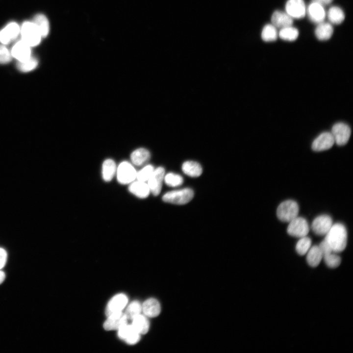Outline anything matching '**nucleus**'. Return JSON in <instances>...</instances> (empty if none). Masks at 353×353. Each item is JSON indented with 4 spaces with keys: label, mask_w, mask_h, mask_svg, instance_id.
<instances>
[{
    "label": "nucleus",
    "mask_w": 353,
    "mask_h": 353,
    "mask_svg": "<svg viewBox=\"0 0 353 353\" xmlns=\"http://www.w3.org/2000/svg\"><path fill=\"white\" fill-rule=\"evenodd\" d=\"M333 252L343 251L347 244V231L345 227L341 223L333 224L324 239Z\"/></svg>",
    "instance_id": "1"
},
{
    "label": "nucleus",
    "mask_w": 353,
    "mask_h": 353,
    "mask_svg": "<svg viewBox=\"0 0 353 353\" xmlns=\"http://www.w3.org/2000/svg\"><path fill=\"white\" fill-rule=\"evenodd\" d=\"M299 211L297 202L288 200L280 203L277 209V215L281 221L289 222L298 216Z\"/></svg>",
    "instance_id": "2"
},
{
    "label": "nucleus",
    "mask_w": 353,
    "mask_h": 353,
    "mask_svg": "<svg viewBox=\"0 0 353 353\" xmlns=\"http://www.w3.org/2000/svg\"><path fill=\"white\" fill-rule=\"evenodd\" d=\"M193 196V191L186 188L168 192L163 196L162 200L166 202L181 205L189 202Z\"/></svg>",
    "instance_id": "3"
},
{
    "label": "nucleus",
    "mask_w": 353,
    "mask_h": 353,
    "mask_svg": "<svg viewBox=\"0 0 353 353\" xmlns=\"http://www.w3.org/2000/svg\"><path fill=\"white\" fill-rule=\"evenodd\" d=\"M20 31L22 40L30 47L36 46L40 43L42 37L32 22H25L23 23Z\"/></svg>",
    "instance_id": "4"
},
{
    "label": "nucleus",
    "mask_w": 353,
    "mask_h": 353,
    "mask_svg": "<svg viewBox=\"0 0 353 353\" xmlns=\"http://www.w3.org/2000/svg\"><path fill=\"white\" fill-rule=\"evenodd\" d=\"M309 231V227L306 220L298 216L289 222L287 228L290 235L299 238L306 236Z\"/></svg>",
    "instance_id": "5"
},
{
    "label": "nucleus",
    "mask_w": 353,
    "mask_h": 353,
    "mask_svg": "<svg viewBox=\"0 0 353 353\" xmlns=\"http://www.w3.org/2000/svg\"><path fill=\"white\" fill-rule=\"evenodd\" d=\"M330 132L334 143L338 146H343L348 142L351 134V130L347 124L339 122L332 126Z\"/></svg>",
    "instance_id": "6"
},
{
    "label": "nucleus",
    "mask_w": 353,
    "mask_h": 353,
    "mask_svg": "<svg viewBox=\"0 0 353 353\" xmlns=\"http://www.w3.org/2000/svg\"><path fill=\"white\" fill-rule=\"evenodd\" d=\"M137 172L133 166L127 161L121 162L117 170V177L119 183L126 184L131 183L136 176Z\"/></svg>",
    "instance_id": "7"
},
{
    "label": "nucleus",
    "mask_w": 353,
    "mask_h": 353,
    "mask_svg": "<svg viewBox=\"0 0 353 353\" xmlns=\"http://www.w3.org/2000/svg\"><path fill=\"white\" fill-rule=\"evenodd\" d=\"M165 170L162 167H158L154 169L150 178L148 180V184L150 192L154 196L159 194L164 179Z\"/></svg>",
    "instance_id": "8"
},
{
    "label": "nucleus",
    "mask_w": 353,
    "mask_h": 353,
    "mask_svg": "<svg viewBox=\"0 0 353 353\" xmlns=\"http://www.w3.org/2000/svg\"><path fill=\"white\" fill-rule=\"evenodd\" d=\"M333 225L331 218L327 215L316 217L311 224L313 232L318 235H325Z\"/></svg>",
    "instance_id": "9"
},
{
    "label": "nucleus",
    "mask_w": 353,
    "mask_h": 353,
    "mask_svg": "<svg viewBox=\"0 0 353 353\" xmlns=\"http://www.w3.org/2000/svg\"><path fill=\"white\" fill-rule=\"evenodd\" d=\"M334 144V140L330 132H324L318 136L313 141L312 149L315 151H321L330 149Z\"/></svg>",
    "instance_id": "10"
},
{
    "label": "nucleus",
    "mask_w": 353,
    "mask_h": 353,
    "mask_svg": "<svg viewBox=\"0 0 353 353\" xmlns=\"http://www.w3.org/2000/svg\"><path fill=\"white\" fill-rule=\"evenodd\" d=\"M286 13L292 18L304 17L306 8L303 0H288L285 5Z\"/></svg>",
    "instance_id": "11"
},
{
    "label": "nucleus",
    "mask_w": 353,
    "mask_h": 353,
    "mask_svg": "<svg viewBox=\"0 0 353 353\" xmlns=\"http://www.w3.org/2000/svg\"><path fill=\"white\" fill-rule=\"evenodd\" d=\"M103 324L106 330L119 329L127 324V318L122 311L112 314L108 316Z\"/></svg>",
    "instance_id": "12"
},
{
    "label": "nucleus",
    "mask_w": 353,
    "mask_h": 353,
    "mask_svg": "<svg viewBox=\"0 0 353 353\" xmlns=\"http://www.w3.org/2000/svg\"><path fill=\"white\" fill-rule=\"evenodd\" d=\"M140 335L132 325L126 324L118 329V336L130 345L137 343L140 340Z\"/></svg>",
    "instance_id": "13"
},
{
    "label": "nucleus",
    "mask_w": 353,
    "mask_h": 353,
    "mask_svg": "<svg viewBox=\"0 0 353 353\" xmlns=\"http://www.w3.org/2000/svg\"><path fill=\"white\" fill-rule=\"evenodd\" d=\"M127 301V297L123 294H118L113 297L109 302L106 308L107 316L122 311L126 305Z\"/></svg>",
    "instance_id": "14"
},
{
    "label": "nucleus",
    "mask_w": 353,
    "mask_h": 353,
    "mask_svg": "<svg viewBox=\"0 0 353 353\" xmlns=\"http://www.w3.org/2000/svg\"><path fill=\"white\" fill-rule=\"evenodd\" d=\"M11 53L18 61H25L31 57L30 47L21 40L14 45Z\"/></svg>",
    "instance_id": "15"
},
{
    "label": "nucleus",
    "mask_w": 353,
    "mask_h": 353,
    "mask_svg": "<svg viewBox=\"0 0 353 353\" xmlns=\"http://www.w3.org/2000/svg\"><path fill=\"white\" fill-rule=\"evenodd\" d=\"M20 32L19 25L14 22L11 23L0 31V42L3 44H7L15 39Z\"/></svg>",
    "instance_id": "16"
},
{
    "label": "nucleus",
    "mask_w": 353,
    "mask_h": 353,
    "mask_svg": "<svg viewBox=\"0 0 353 353\" xmlns=\"http://www.w3.org/2000/svg\"><path fill=\"white\" fill-rule=\"evenodd\" d=\"M307 14L312 22L318 24L324 22L326 16L323 6L315 2H312L308 5Z\"/></svg>",
    "instance_id": "17"
},
{
    "label": "nucleus",
    "mask_w": 353,
    "mask_h": 353,
    "mask_svg": "<svg viewBox=\"0 0 353 353\" xmlns=\"http://www.w3.org/2000/svg\"><path fill=\"white\" fill-rule=\"evenodd\" d=\"M271 22L272 25L275 27L281 29L291 26L293 20V18L286 12L277 10L275 11L272 14Z\"/></svg>",
    "instance_id": "18"
},
{
    "label": "nucleus",
    "mask_w": 353,
    "mask_h": 353,
    "mask_svg": "<svg viewBox=\"0 0 353 353\" xmlns=\"http://www.w3.org/2000/svg\"><path fill=\"white\" fill-rule=\"evenodd\" d=\"M142 311L149 317L157 316L161 312V306L159 302L153 298L147 300L142 305Z\"/></svg>",
    "instance_id": "19"
},
{
    "label": "nucleus",
    "mask_w": 353,
    "mask_h": 353,
    "mask_svg": "<svg viewBox=\"0 0 353 353\" xmlns=\"http://www.w3.org/2000/svg\"><path fill=\"white\" fill-rule=\"evenodd\" d=\"M128 190L130 193L142 199L147 198L151 192L148 183L139 180L132 182Z\"/></svg>",
    "instance_id": "20"
},
{
    "label": "nucleus",
    "mask_w": 353,
    "mask_h": 353,
    "mask_svg": "<svg viewBox=\"0 0 353 353\" xmlns=\"http://www.w3.org/2000/svg\"><path fill=\"white\" fill-rule=\"evenodd\" d=\"M306 254V261L311 267H317L323 259V253L319 246L311 247Z\"/></svg>",
    "instance_id": "21"
},
{
    "label": "nucleus",
    "mask_w": 353,
    "mask_h": 353,
    "mask_svg": "<svg viewBox=\"0 0 353 353\" xmlns=\"http://www.w3.org/2000/svg\"><path fill=\"white\" fill-rule=\"evenodd\" d=\"M150 153L146 149L140 148L134 150L130 155L133 164L141 166L146 163L150 158Z\"/></svg>",
    "instance_id": "22"
},
{
    "label": "nucleus",
    "mask_w": 353,
    "mask_h": 353,
    "mask_svg": "<svg viewBox=\"0 0 353 353\" xmlns=\"http://www.w3.org/2000/svg\"><path fill=\"white\" fill-rule=\"evenodd\" d=\"M182 170L186 175L191 177L199 176L202 172L201 165L194 161H186L182 165Z\"/></svg>",
    "instance_id": "23"
},
{
    "label": "nucleus",
    "mask_w": 353,
    "mask_h": 353,
    "mask_svg": "<svg viewBox=\"0 0 353 353\" xmlns=\"http://www.w3.org/2000/svg\"><path fill=\"white\" fill-rule=\"evenodd\" d=\"M333 31V27L330 24L323 22L318 24L315 29V33L319 40L323 41L329 39Z\"/></svg>",
    "instance_id": "24"
},
{
    "label": "nucleus",
    "mask_w": 353,
    "mask_h": 353,
    "mask_svg": "<svg viewBox=\"0 0 353 353\" xmlns=\"http://www.w3.org/2000/svg\"><path fill=\"white\" fill-rule=\"evenodd\" d=\"M32 22L36 25L42 37H46L49 32V23L43 14H38L33 18Z\"/></svg>",
    "instance_id": "25"
},
{
    "label": "nucleus",
    "mask_w": 353,
    "mask_h": 353,
    "mask_svg": "<svg viewBox=\"0 0 353 353\" xmlns=\"http://www.w3.org/2000/svg\"><path fill=\"white\" fill-rule=\"evenodd\" d=\"M116 169L115 161L111 159L104 161L102 167V177L105 181H110L113 177Z\"/></svg>",
    "instance_id": "26"
},
{
    "label": "nucleus",
    "mask_w": 353,
    "mask_h": 353,
    "mask_svg": "<svg viewBox=\"0 0 353 353\" xmlns=\"http://www.w3.org/2000/svg\"><path fill=\"white\" fill-rule=\"evenodd\" d=\"M139 334H145L149 329V322L147 318L139 314L132 319L131 324Z\"/></svg>",
    "instance_id": "27"
},
{
    "label": "nucleus",
    "mask_w": 353,
    "mask_h": 353,
    "mask_svg": "<svg viewBox=\"0 0 353 353\" xmlns=\"http://www.w3.org/2000/svg\"><path fill=\"white\" fill-rule=\"evenodd\" d=\"M328 17L329 22L333 24H340L345 19L343 11L339 7L332 6L328 12Z\"/></svg>",
    "instance_id": "28"
},
{
    "label": "nucleus",
    "mask_w": 353,
    "mask_h": 353,
    "mask_svg": "<svg viewBox=\"0 0 353 353\" xmlns=\"http://www.w3.org/2000/svg\"><path fill=\"white\" fill-rule=\"evenodd\" d=\"M277 31L276 27L273 25L267 24L265 25L261 32V37L265 42L274 41L277 39Z\"/></svg>",
    "instance_id": "29"
},
{
    "label": "nucleus",
    "mask_w": 353,
    "mask_h": 353,
    "mask_svg": "<svg viewBox=\"0 0 353 353\" xmlns=\"http://www.w3.org/2000/svg\"><path fill=\"white\" fill-rule=\"evenodd\" d=\"M298 35V30L291 26L281 28L279 32V36L281 39L289 41L296 40Z\"/></svg>",
    "instance_id": "30"
},
{
    "label": "nucleus",
    "mask_w": 353,
    "mask_h": 353,
    "mask_svg": "<svg viewBox=\"0 0 353 353\" xmlns=\"http://www.w3.org/2000/svg\"><path fill=\"white\" fill-rule=\"evenodd\" d=\"M311 245V239L306 236L301 237L296 245V250L298 254L301 255L305 254Z\"/></svg>",
    "instance_id": "31"
},
{
    "label": "nucleus",
    "mask_w": 353,
    "mask_h": 353,
    "mask_svg": "<svg viewBox=\"0 0 353 353\" xmlns=\"http://www.w3.org/2000/svg\"><path fill=\"white\" fill-rule=\"evenodd\" d=\"M37 65V60L35 58L31 56L25 61H18L17 68L22 72H27L34 70Z\"/></svg>",
    "instance_id": "32"
},
{
    "label": "nucleus",
    "mask_w": 353,
    "mask_h": 353,
    "mask_svg": "<svg viewBox=\"0 0 353 353\" xmlns=\"http://www.w3.org/2000/svg\"><path fill=\"white\" fill-rule=\"evenodd\" d=\"M337 253L332 252L323 255L325 263L329 268H335L340 265L341 259Z\"/></svg>",
    "instance_id": "33"
},
{
    "label": "nucleus",
    "mask_w": 353,
    "mask_h": 353,
    "mask_svg": "<svg viewBox=\"0 0 353 353\" xmlns=\"http://www.w3.org/2000/svg\"><path fill=\"white\" fill-rule=\"evenodd\" d=\"M164 180L168 186L173 187L181 185L183 182L181 176L173 173L165 175Z\"/></svg>",
    "instance_id": "34"
},
{
    "label": "nucleus",
    "mask_w": 353,
    "mask_h": 353,
    "mask_svg": "<svg viewBox=\"0 0 353 353\" xmlns=\"http://www.w3.org/2000/svg\"><path fill=\"white\" fill-rule=\"evenodd\" d=\"M141 311V304L137 301H134L128 306L125 314L127 319L132 320L134 317L140 314Z\"/></svg>",
    "instance_id": "35"
},
{
    "label": "nucleus",
    "mask_w": 353,
    "mask_h": 353,
    "mask_svg": "<svg viewBox=\"0 0 353 353\" xmlns=\"http://www.w3.org/2000/svg\"><path fill=\"white\" fill-rule=\"evenodd\" d=\"M153 170L154 168L152 165H148L137 172L136 178L137 180L146 182L148 181Z\"/></svg>",
    "instance_id": "36"
},
{
    "label": "nucleus",
    "mask_w": 353,
    "mask_h": 353,
    "mask_svg": "<svg viewBox=\"0 0 353 353\" xmlns=\"http://www.w3.org/2000/svg\"><path fill=\"white\" fill-rule=\"evenodd\" d=\"M12 59V55L9 50L3 45H0V64L9 62Z\"/></svg>",
    "instance_id": "37"
},
{
    "label": "nucleus",
    "mask_w": 353,
    "mask_h": 353,
    "mask_svg": "<svg viewBox=\"0 0 353 353\" xmlns=\"http://www.w3.org/2000/svg\"><path fill=\"white\" fill-rule=\"evenodd\" d=\"M7 258V254L5 250L0 248V270L5 266Z\"/></svg>",
    "instance_id": "38"
},
{
    "label": "nucleus",
    "mask_w": 353,
    "mask_h": 353,
    "mask_svg": "<svg viewBox=\"0 0 353 353\" xmlns=\"http://www.w3.org/2000/svg\"><path fill=\"white\" fill-rule=\"evenodd\" d=\"M333 0H312V2H317L322 6H325L330 3Z\"/></svg>",
    "instance_id": "39"
},
{
    "label": "nucleus",
    "mask_w": 353,
    "mask_h": 353,
    "mask_svg": "<svg viewBox=\"0 0 353 353\" xmlns=\"http://www.w3.org/2000/svg\"><path fill=\"white\" fill-rule=\"evenodd\" d=\"M5 278V273L0 270V284L4 280Z\"/></svg>",
    "instance_id": "40"
}]
</instances>
